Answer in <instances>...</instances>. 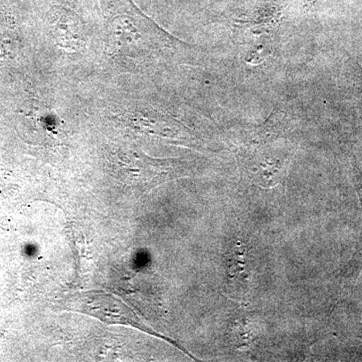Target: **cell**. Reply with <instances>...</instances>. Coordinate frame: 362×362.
I'll list each match as a JSON object with an SVG mask.
<instances>
[{
	"instance_id": "2",
	"label": "cell",
	"mask_w": 362,
	"mask_h": 362,
	"mask_svg": "<svg viewBox=\"0 0 362 362\" xmlns=\"http://www.w3.org/2000/svg\"><path fill=\"white\" fill-rule=\"evenodd\" d=\"M252 265L251 247L244 240H235L225 259L226 291L235 299H246L249 295Z\"/></svg>"
},
{
	"instance_id": "3",
	"label": "cell",
	"mask_w": 362,
	"mask_h": 362,
	"mask_svg": "<svg viewBox=\"0 0 362 362\" xmlns=\"http://www.w3.org/2000/svg\"><path fill=\"white\" fill-rule=\"evenodd\" d=\"M247 169H252V175L259 185H275L283 175V171L287 166V158H281L280 153L276 150H258L251 156H247Z\"/></svg>"
},
{
	"instance_id": "1",
	"label": "cell",
	"mask_w": 362,
	"mask_h": 362,
	"mask_svg": "<svg viewBox=\"0 0 362 362\" xmlns=\"http://www.w3.org/2000/svg\"><path fill=\"white\" fill-rule=\"evenodd\" d=\"M78 309H80L78 311L83 312V313L96 317L105 323L120 324V325L137 328L143 332L148 333L150 335L165 340V341L175 345L182 351L187 352V356H192L187 350L180 346L175 340L163 337V335L159 334V333L149 328L146 324L140 320L139 317L132 309L126 306L123 302L112 296V295L102 294V293H87L78 299Z\"/></svg>"
},
{
	"instance_id": "4",
	"label": "cell",
	"mask_w": 362,
	"mask_h": 362,
	"mask_svg": "<svg viewBox=\"0 0 362 362\" xmlns=\"http://www.w3.org/2000/svg\"><path fill=\"white\" fill-rule=\"evenodd\" d=\"M351 177L354 187L358 195L359 202H361L362 213V173L356 162L351 163ZM362 272V228L361 237H359L358 243H357L356 250L354 256L350 259L349 264L343 269L342 276L346 280H354L359 277Z\"/></svg>"
}]
</instances>
